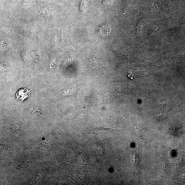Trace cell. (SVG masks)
<instances>
[{"label":"cell","mask_w":185,"mask_h":185,"mask_svg":"<svg viewBox=\"0 0 185 185\" xmlns=\"http://www.w3.org/2000/svg\"><path fill=\"white\" fill-rule=\"evenodd\" d=\"M121 130H116L112 129L106 128L102 126L97 128H90L88 132L90 134H97V135H112L118 133Z\"/></svg>","instance_id":"6da1fadb"},{"label":"cell","mask_w":185,"mask_h":185,"mask_svg":"<svg viewBox=\"0 0 185 185\" xmlns=\"http://www.w3.org/2000/svg\"><path fill=\"white\" fill-rule=\"evenodd\" d=\"M30 93V90L25 88H20L16 93V97L17 99L22 102L29 97Z\"/></svg>","instance_id":"7a4b0ae2"},{"label":"cell","mask_w":185,"mask_h":185,"mask_svg":"<svg viewBox=\"0 0 185 185\" xmlns=\"http://www.w3.org/2000/svg\"><path fill=\"white\" fill-rule=\"evenodd\" d=\"M91 143L93 145L96 151L100 155L103 156L104 154V148L102 145L101 143L95 142L93 141L91 142Z\"/></svg>","instance_id":"3957f363"},{"label":"cell","mask_w":185,"mask_h":185,"mask_svg":"<svg viewBox=\"0 0 185 185\" xmlns=\"http://www.w3.org/2000/svg\"><path fill=\"white\" fill-rule=\"evenodd\" d=\"M136 129L137 131H139L142 129V126L140 124H137L136 126Z\"/></svg>","instance_id":"277c9868"},{"label":"cell","mask_w":185,"mask_h":185,"mask_svg":"<svg viewBox=\"0 0 185 185\" xmlns=\"http://www.w3.org/2000/svg\"><path fill=\"white\" fill-rule=\"evenodd\" d=\"M133 74H134V73H132V72H131V71L129 72V77H130L132 79V78H133L132 77H133V75H134Z\"/></svg>","instance_id":"5b68a950"},{"label":"cell","mask_w":185,"mask_h":185,"mask_svg":"<svg viewBox=\"0 0 185 185\" xmlns=\"http://www.w3.org/2000/svg\"><path fill=\"white\" fill-rule=\"evenodd\" d=\"M134 163H137V157H136V158H135V157H134Z\"/></svg>","instance_id":"8992f818"}]
</instances>
